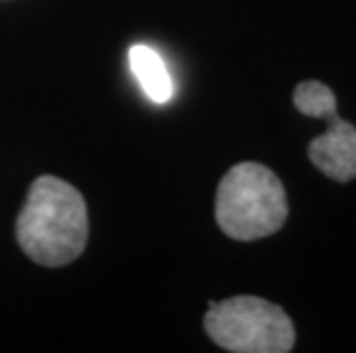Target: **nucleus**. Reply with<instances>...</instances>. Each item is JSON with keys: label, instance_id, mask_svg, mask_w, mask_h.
<instances>
[{"label": "nucleus", "instance_id": "f257e3e1", "mask_svg": "<svg viewBox=\"0 0 356 353\" xmlns=\"http://www.w3.org/2000/svg\"><path fill=\"white\" fill-rule=\"evenodd\" d=\"M17 241L42 266H65L79 259L88 243L83 195L58 177H37L17 218Z\"/></svg>", "mask_w": 356, "mask_h": 353}, {"label": "nucleus", "instance_id": "f03ea898", "mask_svg": "<svg viewBox=\"0 0 356 353\" xmlns=\"http://www.w3.org/2000/svg\"><path fill=\"white\" fill-rule=\"evenodd\" d=\"M287 221V198L280 179L267 165L237 163L216 191V223L237 241L274 234Z\"/></svg>", "mask_w": 356, "mask_h": 353}, {"label": "nucleus", "instance_id": "7ed1b4c3", "mask_svg": "<svg viewBox=\"0 0 356 353\" xmlns=\"http://www.w3.org/2000/svg\"><path fill=\"white\" fill-rule=\"evenodd\" d=\"M204 330L218 347L234 353H287L294 347V324L283 307L257 296L209 300Z\"/></svg>", "mask_w": 356, "mask_h": 353}, {"label": "nucleus", "instance_id": "20e7f679", "mask_svg": "<svg viewBox=\"0 0 356 353\" xmlns=\"http://www.w3.org/2000/svg\"><path fill=\"white\" fill-rule=\"evenodd\" d=\"M292 99L301 115L327 122V131L308 145L310 163L333 182H352L356 177V126L338 115L333 89L320 80H304L294 87Z\"/></svg>", "mask_w": 356, "mask_h": 353}, {"label": "nucleus", "instance_id": "39448f33", "mask_svg": "<svg viewBox=\"0 0 356 353\" xmlns=\"http://www.w3.org/2000/svg\"><path fill=\"white\" fill-rule=\"evenodd\" d=\"M129 67L131 74L138 80L143 94L147 96L152 103H168L172 99V78L168 74L163 58L156 53L154 49L145 46V44H134L129 49Z\"/></svg>", "mask_w": 356, "mask_h": 353}]
</instances>
